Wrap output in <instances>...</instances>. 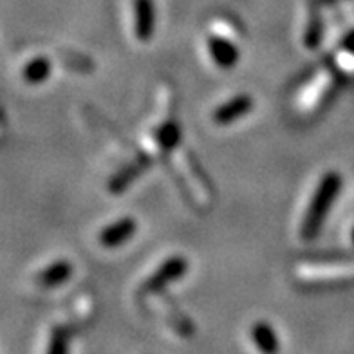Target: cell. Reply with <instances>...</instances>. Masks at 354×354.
I'll list each match as a JSON object with an SVG mask.
<instances>
[{"label": "cell", "instance_id": "6da1fadb", "mask_svg": "<svg viewBox=\"0 0 354 354\" xmlns=\"http://www.w3.org/2000/svg\"><path fill=\"white\" fill-rule=\"evenodd\" d=\"M342 183L344 181H342V176L338 172H327L322 177L320 185L317 187V192H315L311 205L308 208L306 219H304L302 230H300L304 241H313L318 235L322 224L331 210L333 203L340 194Z\"/></svg>", "mask_w": 354, "mask_h": 354}, {"label": "cell", "instance_id": "7a4b0ae2", "mask_svg": "<svg viewBox=\"0 0 354 354\" xmlns=\"http://www.w3.org/2000/svg\"><path fill=\"white\" fill-rule=\"evenodd\" d=\"M188 270V262L185 257H172V259H168L158 271H156L154 275L150 277L149 282L145 284V289L147 291H159L165 286L172 284L176 280L181 279Z\"/></svg>", "mask_w": 354, "mask_h": 354}, {"label": "cell", "instance_id": "3957f363", "mask_svg": "<svg viewBox=\"0 0 354 354\" xmlns=\"http://www.w3.org/2000/svg\"><path fill=\"white\" fill-rule=\"evenodd\" d=\"M253 109V98L250 94H239L235 98L228 100L223 103L221 107H217L212 114V120L217 125H230V123L237 122L239 118L246 116L248 112H252Z\"/></svg>", "mask_w": 354, "mask_h": 354}, {"label": "cell", "instance_id": "277c9868", "mask_svg": "<svg viewBox=\"0 0 354 354\" xmlns=\"http://www.w3.org/2000/svg\"><path fill=\"white\" fill-rule=\"evenodd\" d=\"M136 37L141 42H149L156 28L154 0H134Z\"/></svg>", "mask_w": 354, "mask_h": 354}, {"label": "cell", "instance_id": "5b68a950", "mask_svg": "<svg viewBox=\"0 0 354 354\" xmlns=\"http://www.w3.org/2000/svg\"><path fill=\"white\" fill-rule=\"evenodd\" d=\"M138 224L132 217H123V219L116 221V223L109 224L107 228L102 230L100 233V243L105 248H118L125 244L129 239L136 233Z\"/></svg>", "mask_w": 354, "mask_h": 354}, {"label": "cell", "instance_id": "8992f818", "mask_svg": "<svg viewBox=\"0 0 354 354\" xmlns=\"http://www.w3.org/2000/svg\"><path fill=\"white\" fill-rule=\"evenodd\" d=\"M208 51L212 55V60L221 67V69H232L237 66L239 49L235 44H232L226 38H221L217 35L208 38Z\"/></svg>", "mask_w": 354, "mask_h": 354}, {"label": "cell", "instance_id": "52a82bcc", "mask_svg": "<svg viewBox=\"0 0 354 354\" xmlns=\"http://www.w3.org/2000/svg\"><path fill=\"white\" fill-rule=\"evenodd\" d=\"M252 338L255 347L261 354H279L280 342L275 329L268 322H257L252 327Z\"/></svg>", "mask_w": 354, "mask_h": 354}, {"label": "cell", "instance_id": "ba28073f", "mask_svg": "<svg viewBox=\"0 0 354 354\" xmlns=\"http://www.w3.org/2000/svg\"><path fill=\"white\" fill-rule=\"evenodd\" d=\"M71 275H73V266L67 261H56L49 268H46L42 273H38L37 280L38 284L44 286V288H56V286L66 284Z\"/></svg>", "mask_w": 354, "mask_h": 354}, {"label": "cell", "instance_id": "9c48e42d", "mask_svg": "<svg viewBox=\"0 0 354 354\" xmlns=\"http://www.w3.org/2000/svg\"><path fill=\"white\" fill-rule=\"evenodd\" d=\"M49 75H51V62L44 56H38V58L28 62L22 71L24 82L31 85L44 84V82H47Z\"/></svg>", "mask_w": 354, "mask_h": 354}, {"label": "cell", "instance_id": "30bf717a", "mask_svg": "<svg viewBox=\"0 0 354 354\" xmlns=\"http://www.w3.org/2000/svg\"><path fill=\"white\" fill-rule=\"evenodd\" d=\"M322 37H324V28H322V19L317 11H313L311 19L308 24V31H306V37H304V42L309 49H317L322 42Z\"/></svg>", "mask_w": 354, "mask_h": 354}, {"label": "cell", "instance_id": "8fae6325", "mask_svg": "<svg viewBox=\"0 0 354 354\" xmlns=\"http://www.w3.org/2000/svg\"><path fill=\"white\" fill-rule=\"evenodd\" d=\"M179 140H181V129H179V125H177L176 122L167 123V125L161 127V131L158 132L159 145L167 150L174 149V147L179 143Z\"/></svg>", "mask_w": 354, "mask_h": 354}, {"label": "cell", "instance_id": "7c38bea8", "mask_svg": "<svg viewBox=\"0 0 354 354\" xmlns=\"http://www.w3.org/2000/svg\"><path fill=\"white\" fill-rule=\"evenodd\" d=\"M47 354H69V333L64 327L53 329Z\"/></svg>", "mask_w": 354, "mask_h": 354}, {"label": "cell", "instance_id": "4fadbf2b", "mask_svg": "<svg viewBox=\"0 0 354 354\" xmlns=\"http://www.w3.org/2000/svg\"><path fill=\"white\" fill-rule=\"evenodd\" d=\"M143 170V167H134V168H127V170H123L120 176H116L114 179L111 181V192L112 194H120V192L125 190L129 185H131L132 181L136 179V176Z\"/></svg>", "mask_w": 354, "mask_h": 354}, {"label": "cell", "instance_id": "5bb4252c", "mask_svg": "<svg viewBox=\"0 0 354 354\" xmlns=\"http://www.w3.org/2000/svg\"><path fill=\"white\" fill-rule=\"evenodd\" d=\"M342 49L349 55H354V29H351L349 33H345V37L342 38Z\"/></svg>", "mask_w": 354, "mask_h": 354}, {"label": "cell", "instance_id": "9a60e30c", "mask_svg": "<svg viewBox=\"0 0 354 354\" xmlns=\"http://www.w3.org/2000/svg\"><path fill=\"white\" fill-rule=\"evenodd\" d=\"M353 244H354V230H353Z\"/></svg>", "mask_w": 354, "mask_h": 354}]
</instances>
